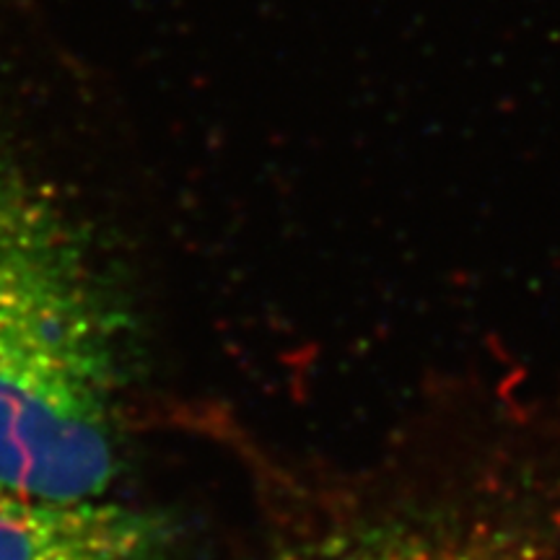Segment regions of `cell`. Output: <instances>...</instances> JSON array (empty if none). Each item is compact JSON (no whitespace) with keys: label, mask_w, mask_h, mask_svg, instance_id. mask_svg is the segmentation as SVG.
<instances>
[{"label":"cell","mask_w":560,"mask_h":560,"mask_svg":"<svg viewBox=\"0 0 560 560\" xmlns=\"http://www.w3.org/2000/svg\"><path fill=\"white\" fill-rule=\"evenodd\" d=\"M112 79L34 0H0V488L107 495L125 317L55 145Z\"/></svg>","instance_id":"1"},{"label":"cell","mask_w":560,"mask_h":560,"mask_svg":"<svg viewBox=\"0 0 560 560\" xmlns=\"http://www.w3.org/2000/svg\"><path fill=\"white\" fill-rule=\"evenodd\" d=\"M0 560H177L170 524L143 509L0 488Z\"/></svg>","instance_id":"2"},{"label":"cell","mask_w":560,"mask_h":560,"mask_svg":"<svg viewBox=\"0 0 560 560\" xmlns=\"http://www.w3.org/2000/svg\"><path fill=\"white\" fill-rule=\"evenodd\" d=\"M283 560H524L495 535L462 529L374 527L293 550Z\"/></svg>","instance_id":"3"}]
</instances>
